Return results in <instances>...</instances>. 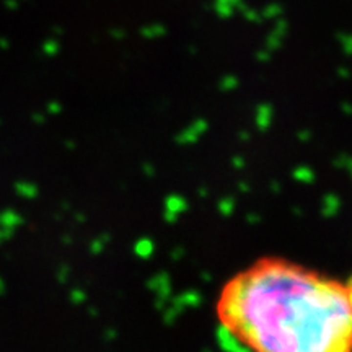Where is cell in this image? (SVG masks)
<instances>
[{
	"label": "cell",
	"instance_id": "cell-1",
	"mask_svg": "<svg viewBox=\"0 0 352 352\" xmlns=\"http://www.w3.org/2000/svg\"><path fill=\"white\" fill-rule=\"evenodd\" d=\"M219 318L244 352H352V277L264 259L225 286Z\"/></svg>",
	"mask_w": 352,
	"mask_h": 352
}]
</instances>
